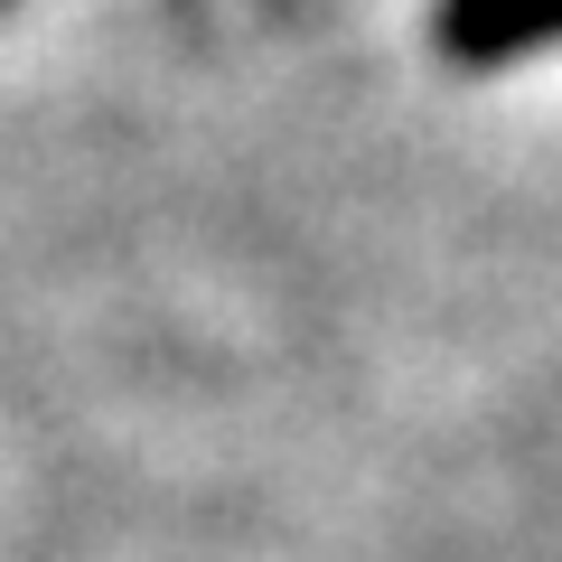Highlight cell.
Returning a JSON list of instances; mask_svg holds the SVG:
<instances>
[{
  "label": "cell",
  "mask_w": 562,
  "mask_h": 562,
  "mask_svg": "<svg viewBox=\"0 0 562 562\" xmlns=\"http://www.w3.org/2000/svg\"><path fill=\"white\" fill-rule=\"evenodd\" d=\"M431 47L450 66H516L535 47H562V0H441Z\"/></svg>",
  "instance_id": "6da1fadb"
}]
</instances>
